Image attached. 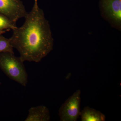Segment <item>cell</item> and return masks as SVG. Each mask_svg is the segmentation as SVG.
Instances as JSON below:
<instances>
[{
    "label": "cell",
    "instance_id": "cell-1",
    "mask_svg": "<svg viewBox=\"0 0 121 121\" xmlns=\"http://www.w3.org/2000/svg\"><path fill=\"white\" fill-rule=\"evenodd\" d=\"M24 18L23 25L13 30L11 44L23 62H39L52 51L54 41L49 23L37 0H34L31 10Z\"/></svg>",
    "mask_w": 121,
    "mask_h": 121
},
{
    "label": "cell",
    "instance_id": "cell-2",
    "mask_svg": "<svg viewBox=\"0 0 121 121\" xmlns=\"http://www.w3.org/2000/svg\"><path fill=\"white\" fill-rule=\"evenodd\" d=\"M23 63L14 53L0 54V68L11 79L25 86L28 83V75Z\"/></svg>",
    "mask_w": 121,
    "mask_h": 121
},
{
    "label": "cell",
    "instance_id": "cell-3",
    "mask_svg": "<svg viewBox=\"0 0 121 121\" xmlns=\"http://www.w3.org/2000/svg\"><path fill=\"white\" fill-rule=\"evenodd\" d=\"M81 91H76L62 105L59 111L61 121H76L80 116Z\"/></svg>",
    "mask_w": 121,
    "mask_h": 121
},
{
    "label": "cell",
    "instance_id": "cell-4",
    "mask_svg": "<svg viewBox=\"0 0 121 121\" xmlns=\"http://www.w3.org/2000/svg\"><path fill=\"white\" fill-rule=\"evenodd\" d=\"M27 13L20 0H0V13L15 24L19 19L24 18Z\"/></svg>",
    "mask_w": 121,
    "mask_h": 121
},
{
    "label": "cell",
    "instance_id": "cell-5",
    "mask_svg": "<svg viewBox=\"0 0 121 121\" xmlns=\"http://www.w3.org/2000/svg\"><path fill=\"white\" fill-rule=\"evenodd\" d=\"M104 15L113 25L120 27L121 23V0H101Z\"/></svg>",
    "mask_w": 121,
    "mask_h": 121
},
{
    "label": "cell",
    "instance_id": "cell-6",
    "mask_svg": "<svg viewBox=\"0 0 121 121\" xmlns=\"http://www.w3.org/2000/svg\"><path fill=\"white\" fill-rule=\"evenodd\" d=\"M50 119L49 110L45 106L41 105L31 107L25 121H48Z\"/></svg>",
    "mask_w": 121,
    "mask_h": 121
},
{
    "label": "cell",
    "instance_id": "cell-7",
    "mask_svg": "<svg viewBox=\"0 0 121 121\" xmlns=\"http://www.w3.org/2000/svg\"><path fill=\"white\" fill-rule=\"evenodd\" d=\"M82 121H104L106 117L98 110L86 106L81 111L80 116Z\"/></svg>",
    "mask_w": 121,
    "mask_h": 121
},
{
    "label": "cell",
    "instance_id": "cell-8",
    "mask_svg": "<svg viewBox=\"0 0 121 121\" xmlns=\"http://www.w3.org/2000/svg\"><path fill=\"white\" fill-rule=\"evenodd\" d=\"M17 27L16 24L4 15L0 13V31L13 30Z\"/></svg>",
    "mask_w": 121,
    "mask_h": 121
},
{
    "label": "cell",
    "instance_id": "cell-9",
    "mask_svg": "<svg viewBox=\"0 0 121 121\" xmlns=\"http://www.w3.org/2000/svg\"><path fill=\"white\" fill-rule=\"evenodd\" d=\"M3 52L14 53L13 48L11 44L10 39H7L0 35V54Z\"/></svg>",
    "mask_w": 121,
    "mask_h": 121
},
{
    "label": "cell",
    "instance_id": "cell-10",
    "mask_svg": "<svg viewBox=\"0 0 121 121\" xmlns=\"http://www.w3.org/2000/svg\"><path fill=\"white\" fill-rule=\"evenodd\" d=\"M9 30H3V31H0V35H2V34L4 33H5L7 32V31H9Z\"/></svg>",
    "mask_w": 121,
    "mask_h": 121
},
{
    "label": "cell",
    "instance_id": "cell-11",
    "mask_svg": "<svg viewBox=\"0 0 121 121\" xmlns=\"http://www.w3.org/2000/svg\"><path fill=\"white\" fill-rule=\"evenodd\" d=\"M0 84H1V82H0Z\"/></svg>",
    "mask_w": 121,
    "mask_h": 121
}]
</instances>
